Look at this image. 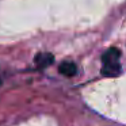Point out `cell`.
Returning a JSON list of instances; mask_svg holds the SVG:
<instances>
[{
	"label": "cell",
	"mask_w": 126,
	"mask_h": 126,
	"mask_svg": "<svg viewBox=\"0 0 126 126\" xmlns=\"http://www.w3.org/2000/svg\"><path fill=\"white\" fill-rule=\"evenodd\" d=\"M119 58H121V52L115 47H110L103 56H102V73L104 76H117L121 72V64H119Z\"/></svg>",
	"instance_id": "1"
},
{
	"label": "cell",
	"mask_w": 126,
	"mask_h": 126,
	"mask_svg": "<svg viewBox=\"0 0 126 126\" xmlns=\"http://www.w3.org/2000/svg\"><path fill=\"white\" fill-rule=\"evenodd\" d=\"M54 61V56L50 53H39L35 56V64L39 68H46Z\"/></svg>",
	"instance_id": "2"
},
{
	"label": "cell",
	"mask_w": 126,
	"mask_h": 126,
	"mask_svg": "<svg viewBox=\"0 0 126 126\" xmlns=\"http://www.w3.org/2000/svg\"><path fill=\"white\" fill-rule=\"evenodd\" d=\"M58 69H60V73H63L64 76H73L77 72L76 64L72 63V61H64Z\"/></svg>",
	"instance_id": "3"
}]
</instances>
